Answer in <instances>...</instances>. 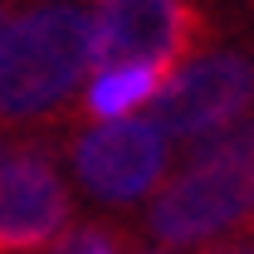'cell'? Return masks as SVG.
<instances>
[{
    "label": "cell",
    "mask_w": 254,
    "mask_h": 254,
    "mask_svg": "<svg viewBox=\"0 0 254 254\" xmlns=\"http://www.w3.org/2000/svg\"><path fill=\"white\" fill-rule=\"evenodd\" d=\"M93 68V25L78 5H34L0 25V118H39Z\"/></svg>",
    "instance_id": "6da1fadb"
},
{
    "label": "cell",
    "mask_w": 254,
    "mask_h": 254,
    "mask_svg": "<svg viewBox=\"0 0 254 254\" xmlns=\"http://www.w3.org/2000/svg\"><path fill=\"white\" fill-rule=\"evenodd\" d=\"M88 25H93V68L157 64L176 73L205 34V20L190 0H93Z\"/></svg>",
    "instance_id": "7a4b0ae2"
},
{
    "label": "cell",
    "mask_w": 254,
    "mask_h": 254,
    "mask_svg": "<svg viewBox=\"0 0 254 254\" xmlns=\"http://www.w3.org/2000/svg\"><path fill=\"white\" fill-rule=\"evenodd\" d=\"M254 215V161L186 166L152 200V235L166 245H205Z\"/></svg>",
    "instance_id": "3957f363"
},
{
    "label": "cell",
    "mask_w": 254,
    "mask_h": 254,
    "mask_svg": "<svg viewBox=\"0 0 254 254\" xmlns=\"http://www.w3.org/2000/svg\"><path fill=\"white\" fill-rule=\"evenodd\" d=\"M254 98V64L245 54H200V59L181 64L161 93L152 98L157 103V118L152 123L166 132V137H200L210 127H225L235 118H245Z\"/></svg>",
    "instance_id": "277c9868"
},
{
    "label": "cell",
    "mask_w": 254,
    "mask_h": 254,
    "mask_svg": "<svg viewBox=\"0 0 254 254\" xmlns=\"http://www.w3.org/2000/svg\"><path fill=\"white\" fill-rule=\"evenodd\" d=\"M73 215L68 186L39 147H15L0 161V254H44Z\"/></svg>",
    "instance_id": "5b68a950"
},
{
    "label": "cell",
    "mask_w": 254,
    "mask_h": 254,
    "mask_svg": "<svg viewBox=\"0 0 254 254\" xmlns=\"http://www.w3.org/2000/svg\"><path fill=\"white\" fill-rule=\"evenodd\" d=\"M73 166H78V181L98 200L127 205V200L147 195L161 181V171H166V132L157 123H147V118L98 123L93 132L78 137Z\"/></svg>",
    "instance_id": "8992f818"
},
{
    "label": "cell",
    "mask_w": 254,
    "mask_h": 254,
    "mask_svg": "<svg viewBox=\"0 0 254 254\" xmlns=\"http://www.w3.org/2000/svg\"><path fill=\"white\" fill-rule=\"evenodd\" d=\"M166 78H171V68H157V64H118V68H103L93 83H88V93H83V118H93V123L127 118L132 108L152 103Z\"/></svg>",
    "instance_id": "52a82bcc"
},
{
    "label": "cell",
    "mask_w": 254,
    "mask_h": 254,
    "mask_svg": "<svg viewBox=\"0 0 254 254\" xmlns=\"http://www.w3.org/2000/svg\"><path fill=\"white\" fill-rule=\"evenodd\" d=\"M186 161L190 166H225V161H254V123L235 118L225 127H210L200 137L186 142Z\"/></svg>",
    "instance_id": "ba28073f"
},
{
    "label": "cell",
    "mask_w": 254,
    "mask_h": 254,
    "mask_svg": "<svg viewBox=\"0 0 254 254\" xmlns=\"http://www.w3.org/2000/svg\"><path fill=\"white\" fill-rule=\"evenodd\" d=\"M49 254H127V235L108 230V225H68Z\"/></svg>",
    "instance_id": "9c48e42d"
},
{
    "label": "cell",
    "mask_w": 254,
    "mask_h": 254,
    "mask_svg": "<svg viewBox=\"0 0 254 254\" xmlns=\"http://www.w3.org/2000/svg\"><path fill=\"white\" fill-rule=\"evenodd\" d=\"M205 254H254V245H245V240H225V245H210Z\"/></svg>",
    "instance_id": "30bf717a"
},
{
    "label": "cell",
    "mask_w": 254,
    "mask_h": 254,
    "mask_svg": "<svg viewBox=\"0 0 254 254\" xmlns=\"http://www.w3.org/2000/svg\"><path fill=\"white\" fill-rule=\"evenodd\" d=\"M5 152H10V147H5V137H0V161H5Z\"/></svg>",
    "instance_id": "8fae6325"
},
{
    "label": "cell",
    "mask_w": 254,
    "mask_h": 254,
    "mask_svg": "<svg viewBox=\"0 0 254 254\" xmlns=\"http://www.w3.org/2000/svg\"><path fill=\"white\" fill-rule=\"evenodd\" d=\"M0 25H5V10H0Z\"/></svg>",
    "instance_id": "7c38bea8"
}]
</instances>
